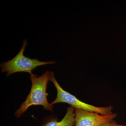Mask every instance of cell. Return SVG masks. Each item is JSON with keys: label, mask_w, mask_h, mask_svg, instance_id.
Listing matches in <instances>:
<instances>
[{"label": "cell", "mask_w": 126, "mask_h": 126, "mask_svg": "<svg viewBox=\"0 0 126 126\" xmlns=\"http://www.w3.org/2000/svg\"><path fill=\"white\" fill-rule=\"evenodd\" d=\"M75 126H99L101 124L114 120L117 114L112 113L102 115L97 113L75 108Z\"/></svg>", "instance_id": "obj_4"}, {"label": "cell", "mask_w": 126, "mask_h": 126, "mask_svg": "<svg viewBox=\"0 0 126 126\" xmlns=\"http://www.w3.org/2000/svg\"><path fill=\"white\" fill-rule=\"evenodd\" d=\"M75 108L70 106L68 108L64 117L60 121L54 116H51L44 119L41 126H74L75 124Z\"/></svg>", "instance_id": "obj_5"}, {"label": "cell", "mask_w": 126, "mask_h": 126, "mask_svg": "<svg viewBox=\"0 0 126 126\" xmlns=\"http://www.w3.org/2000/svg\"><path fill=\"white\" fill-rule=\"evenodd\" d=\"M50 81L53 83L57 90L56 99L51 103L53 106L56 103H64L70 104L75 108L96 112L102 115H110L113 113L112 106L98 107L90 105L81 101L73 94L64 90L56 81L53 72H51Z\"/></svg>", "instance_id": "obj_3"}, {"label": "cell", "mask_w": 126, "mask_h": 126, "mask_svg": "<svg viewBox=\"0 0 126 126\" xmlns=\"http://www.w3.org/2000/svg\"><path fill=\"white\" fill-rule=\"evenodd\" d=\"M51 72L46 71L40 77L30 74L32 82L31 89L29 95L19 108L16 111L15 116L17 118L21 116L28 108L32 106H41L45 110L53 112V106L48 102L46 92L47 84L50 81Z\"/></svg>", "instance_id": "obj_1"}, {"label": "cell", "mask_w": 126, "mask_h": 126, "mask_svg": "<svg viewBox=\"0 0 126 126\" xmlns=\"http://www.w3.org/2000/svg\"><path fill=\"white\" fill-rule=\"evenodd\" d=\"M112 124L113 126H123V125H119L117 123L114 121V120L112 121Z\"/></svg>", "instance_id": "obj_7"}, {"label": "cell", "mask_w": 126, "mask_h": 126, "mask_svg": "<svg viewBox=\"0 0 126 126\" xmlns=\"http://www.w3.org/2000/svg\"><path fill=\"white\" fill-rule=\"evenodd\" d=\"M112 121L104 123L99 126H113L112 124Z\"/></svg>", "instance_id": "obj_6"}, {"label": "cell", "mask_w": 126, "mask_h": 126, "mask_svg": "<svg viewBox=\"0 0 126 126\" xmlns=\"http://www.w3.org/2000/svg\"><path fill=\"white\" fill-rule=\"evenodd\" d=\"M27 46V39L23 41V45L19 53L11 60L3 62L0 64L2 73L6 72V76L9 77L15 73L26 72L31 74L36 68L42 65L54 64L55 61H40L38 59H32L24 55Z\"/></svg>", "instance_id": "obj_2"}]
</instances>
